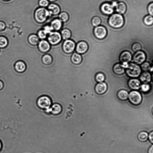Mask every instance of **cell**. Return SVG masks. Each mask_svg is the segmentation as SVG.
Wrapping results in <instances>:
<instances>
[{
    "instance_id": "6da1fadb",
    "label": "cell",
    "mask_w": 153,
    "mask_h": 153,
    "mask_svg": "<svg viewBox=\"0 0 153 153\" xmlns=\"http://www.w3.org/2000/svg\"><path fill=\"white\" fill-rule=\"evenodd\" d=\"M109 25L114 29L122 27L124 23V18L121 14L118 13L112 14L108 21Z\"/></svg>"
},
{
    "instance_id": "7a4b0ae2",
    "label": "cell",
    "mask_w": 153,
    "mask_h": 153,
    "mask_svg": "<svg viewBox=\"0 0 153 153\" xmlns=\"http://www.w3.org/2000/svg\"><path fill=\"white\" fill-rule=\"evenodd\" d=\"M50 16L51 15L48 10L45 8L41 7L36 9L34 14L35 21L39 23H44Z\"/></svg>"
},
{
    "instance_id": "3957f363",
    "label": "cell",
    "mask_w": 153,
    "mask_h": 153,
    "mask_svg": "<svg viewBox=\"0 0 153 153\" xmlns=\"http://www.w3.org/2000/svg\"><path fill=\"white\" fill-rule=\"evenodd\" d=\"M125 70L127 75L132 78H137L141 75V69L138 64L131 63L125 66Z\"/></svg>"
},
{
    "instance_id": "277c9868",
    "label": "cell",
    "mask_w": 153,
    "mask_h": 153,
    "mask_svg": "<svg viewBox=\"0 0 153 153\" xmlns=\"http://www.w3.org/2000/svg\"><path fill=\"white\" fill-rule=\"evenodd\" d=\"M36 104L39 109L47 110L52 105L51 99L47 95H42L37 99Z\"/></svg>"
},
{
    "instance_id": "5b68a950",
    "label": "cell",
    "mask_w": 153,
    "mask_h": 153,
    "mask_svg": "<svg viewBox=\"0 0 153 153\" xmlns=\"http://www.w3.org/2000/svg\"><path fill=\"white\" fill-rule=\"evenodd\" d=\"M48 41L52 45L55 46L61 41L62 38L60 33L57 31L52 32L47 36Z\"/></svg>"
},
{
    "instance_id": "8992f818",
    "label": "cell",
    "mask_w": 153,
    "mask_h": 153,
    "mask_svg": "<svg viewBox=\"0 0 153 153\" xmlns=\"http://www.w3.org/2000/svg\"><path fill=\"white\" fill-rule=\"evenodd\" d=\"M129 100L131 104L134 105L140 104L142 101V97L139 92L137 91H133L129 94Z\"/></svg>"
},
{
    "instance_id": "52a82bcc",
    "label": "cell",
    "mask_w": 153,
    "mask_h": 153,
    "mask_svg": "<svg viewBox=\"0 0 153 153\" xmlns=\"http://www.w3.org/2000/svg\"><path fill=\"white\" fill-rule=\"evenodd\" d=\"M76 46L75 42L73 40L69 39L65 40L63 43L62 49L65 53L69 54L73 52Z\"/></svg>"
},
{
    "instance_id": "ba28073f",
    "label": "cell",
    "mask_w": 153,
    "mask_h": 153,
    "mask_svg": "<svg viewBox=\"0 0 153 153\" xmlns=\"http://www.w3.org/2000/svg\"><path fill=\"white\" fill-rule=\"evenodd\" d=\"M95 36L97 39L102 40L104 38L107 34V31L104 27L98 26L96 27L93 31Z\"/></svg>"
},
{
    "instance_id": "9c48e42d",
    "label": "cell",
    "mask_w": 153,
    "mask_h": 153,
    "mask_svg": "<svg viewBox=\"0 0 153 153\" xmlns=\"http://www.w3.org/2000/svg\"><path fill=\"white\" fill-rule=\"evenodd\" d=\"M146 58L145 53L143 51H140L134 54L133 57V60L134 63L140 65L143 63Z\"/></svg>"
},
{
    "instance_id": "30bf717a",
    "label": "cell",
    "mask_w": 153,
    "mask_h": 153,
    "mask_svg": "<svg viewBox=\"0 0 153 153\" xmlns=\"http://www.w3.org/2000/svg\"><path fill=\"white\" fill-rule=\"evenodd\" d=\"M62 106L58 103H55L52 105L49 108L45 110L47 114H50L54 115H60L62 112Z\"/></svg>"
},
{
    "instance_id": "8fae6325",
    "label": "cell",
    "mask_w": 153,
    "mask_h": 153,
    "mask_svg": "<svg viewBox=\"0 0 153 153\" xmlns=\"http://www.w3.org/2000/svg\"><path fill=\"white\" fill-rule=\"evenodd\" d=\"M132 58L131 54L130 52L125 51L121 54L119 59L122 64L126 66L131 61Z\"/></svg>"
},
{
    "instance_id": "7c38bea8",
    "label": "cell",
    "mask_w": 153,
    "mask_h": 153,
    "mask_svg": "<svg viewBox=\"0 0 153 153\" xmlns=\"http://www.w3.org/2000/svg\"><path fill=\"white\" fill-rule=\"evenodd\" d=\"M75 48L77 53L80 55L83 54L88 51L89 46L86 42L84 41H81L77 44Z\"/></svg>"
},
{
    "instance_id": "4fadbf2b",
    "label": "cell",
    "mask_w": 153,
    "mask_h": 153,
    "mask_svg": "<svg viewBox=\"0 0 153 153\" xmlns=\"http://www.w3.org/2000/svg\"><path fill=\"white\" fill-rule=\"evenodd\" d=\"M114 7L112 4L109 3H104L101 6L100 10L103 14L106 15L112 14L114 12Z\"/></svg>"
},
{
    "instance_id": "5bb4252c",
    "label": "cell",
    "mask_w": 153,
    "mask_h": 153,
    "mask_svg": "<svg viewBox=\"0 0 153 153\" xmlns=\"http://www.w3.org/2000/svg\"><path fill=\"white\" fill-rule=\"evenodd\" d=\"M39 51L41 53H45L48 52L51 48L50 44L47 40H41L38 44Z\"/></svg>"
},
{
    "instance_id": "9a60e30c",
    "label": "cell",
    "mask_w": 153,
    "mask_h": 153,
    "mask_svg": "<svg viewBox=\"0 0 153 153\" xmlns=\"http://www.w3.org/2000/svg\"><path fill=\"white\" fill-rule=\"evenodd\" d=\"M107 88V85L106 83H99L95 86V91L97 94L102 95L106 92Z\"/></svg>"
},
{
    "instance_id": "2e32d148",
    "label": "cell",
    "mask_w": 153,
    "mask_h": 153,
    "mask_svg": "<svg viewBox=\"0 0 153 153\" xmlns=\"http://www.w3.org/2000/svg\"><path fill=\"white\" fill-rule=\"evenodd\" d=\"M48 10L51 16H56L59 14L60 12V6L55 3L49 4L48 6Z\"/></svg>"
},
{
    "instance_id": "e0dca14e",
    "label": "cell",
    "mask_w": 153,
    "mask_h": 153,
    "mask_svg": "<svg viewBox=\"0 0 153 153\" xmlns=\"http://www.w3.org/2000/svg\"><path fill=\"white\" fill-rule=\"evenodd\" d=\"M27 68L26 65L25 63L21 61L16 62L14 65V69L17 72L19 73H23L26 71Z\"/></svg>"
},
{
    "instance_id": "ac0fdd59",
    "label": "cell",
    "mask_w": 153,
    "mask_h": 153,
    "mask_svg": "<svg viewBox=\"0 0 153 153\" xmlns=\"http://www.w3.org/2000/svg\"><path fill=\"white\" fill-rule=\"evenodd\" d=\"M129 87L133 90H139L140 88L141 83L138 79L134 78L130 80L128 83Z\"/></svg>"
},
{
    "instance_id": "d6986e66",
    "label": "cell",
    "mask_w": 153,
    "mask_h": 153,
    "mask_svg": "<svg viewBox=\"0 0 153 153\" xmlns=\"http://www.w3.org/2000/svg\"><path fill=\"white\" fill-rule=\"evenodd\" d=\"M71 61L74 65H80L82 61V58L80 54L77 52L74 53L71 56Z\"/></svg>"
},
{
    "instance_id": "ffe728a7",
    "label": "cell",
    "mask_w": 153,
    "mask_h": 153,
    "mask_svg": "<svg viewBox=\"0 0 153 153\" xmlns=\"http://www.w3.org/2000/svg\"><path fill=\"white\" fill-rule=\"evenodd\" d=\"M50 25L53 31H58L61 29L62 26V22L59 19H56L51 21Z\"/></svg>"
},
{
    "instance_id": "44dd1931",
    "label": "cell",
    "mask_w": 153,
    "mask_h": 153,
    "mask_svg": "<svg viewBox=\"0 0 153 153\" xmlns=\"http://www.w3.org/2000/svg\"><path fill=\"white\" fill-rule=\"evenodd\" d=\"M113 70L114 73L115 74L121 75L125 73V66L120 64H116L113 67Z\"/></svg>"
},
{
    "instance_id": "7402d4cb",
    "label": "cell",
    "mask_w": 153,
    "mask_h": 153,
    "mask_svg": "<svg viewBox=\"0 0 153 153\" xmlns=\"http://www.w3.org/2000/svg\"><path fill=\"white\" fill-rule=\"evenodd\" d=\"M115 8L116 12L121 14H124L127 10L126 5L123 2H120L117 3Z\"/></svg>"
},
{
    "instance_id": "603a6c76",
    "label": "cell",
    "mask_w": 153,
    "mask_h": 153,
    "mask_svg": "<svg viewBox=\"0 0 153 153\" xmlns=\"http://www.w3.org/2000/svg\"><path fill=\"white\" fill-rule=\"evenodd\" d=\"M141 82L144 84H148L150 82L151 76L150 74L147 71L143 73L140 77Z\"/></svg>"
},
{
    "instance_id": "cb8c5ba5",
    "label": "cell",
    "mask_w": 153,
    "mask_h": 153,
    "mask_svg": "<svg viewBox=\"0 0 153 153\" xmlns=\"http://www.w3.org/2000/svg\"><path fill=\"white\" fill-rule=\"evenodd\" d=\"M28 41L32 45L35 46L38 44L40 42V39L36 34H32L28 38Z\"/></svg>"
},
{
    "instance_id": "d4e9b609",
    "label": "cell",
    "mask_w": 153,
    "mask_h": 153,
    "mask_svg": "<svg viewBox=\"0 0 153 153\" xmlns=\"http://www.w3.org/2000/svg\"><path fill=\"white\" fill-rule=\"evenodd\" d=\"M41 60L43 64L46 66H49L52 63L53 59L50 55L45 54L42 57Z\"/></svg>"
},
{
    "instance_id": "484cf974",
    "label": "cell",
    "mask_w": 153,
    "mask_h": 153,
    "mask_svg": "<svg viewBox=\"0 0 153 153\" xmlns=\"http://www.w3.org/2000/svg\"><path fill=\"white\" fill-rule=\"evenodd\" d=\"M128 92L124 90H120L117 93V96L119 100L124 101L127 100L128 98Z\"/></svg>"
},
{
    "instance_id": "4316f807",
    "label": "cell",
    "mask_w": 153,
    "mask_h": 153,
    "mask_svg": "<svg viewBox=\"0 0 153 153\" xmlns=\"http://www.w3.org/2000/svg\"><path fill=\"white\" fill-rule=\"evenodd\" d=\"M60 34L62 39L64 40L69 39L71 36V31L68 29H64L62 30Z\"/></svg>"
},
{
    "instance_id": "83f0119b",
    "label": "cell",
    "mask_w": 153,
    "mask_h": 153,
    "mask_svg": "<svg viewBox=\"0 0 153 153\" xmlns=\"http://www.w3.org/2000/svg\"><path fill=\"white\" fill-rule=\"evenodd\" d=\"M148 137V134L147 132L142 131L139 133L138 134L137 138L139 141L143 142L147 140Z\"/></svg>"
},
{
    "instance_id": "f1b7e54d",
    "label": "cell",
    "mask_w": 153,
    "mask_h": 153,
    "mask_svg": "<svg viewBox=\"0 0 153 153\" xmlns=\"http://www.w3.org/2000/svg\"><path fill=\"white\" fill-rule=\"evenodd\" d=\"M59 19L62 22L64 23L67 22L69 19V16L65 12H63L59 14Z\"/></svg>"
},
{
    "instance_id": "f546056e",
    "label": "cell",
    "mask_w": 153,
    "mask_h": 153,
    "mask_svg": "<svg viewBox=\"0 0 153 153\" xmlns=\"http://www.w3.org/2000/svg\"><path fill=\"white\" fill-rule=\"evenodd\" d=\"M145 24L148 26H151L153 23V18L152 16L149 15L146 16L143 19Z\"/></svg>"
},
{
    "instance_id": "4dcf8cb0",
    "label": "cell",
    "mask_w": 153,
    "mask_h": 153,
    "mask_svg": "<svg viewBox=\"0 0 153 153\" xmlns=\"http://www.w3.org/2000/svg\"><path fill=\"white\" fill-rule=\"evenodd\" d=\"M101 20L99 17L95 16L92 19L91 23L93 26L96 27L99 25L101 24Z\"/></svg>"
},
{
    "instance_id": "1f68e13d",
    "label": "cell",
    "mask_w": 153,
    "mask_h": 153,
    "mask_svg": "<svg viewBox=\"0 0 153 153\" xmlns=\"http://www.w3.org/2000/svg\"><path fill=\"white\" fill-rule=\"evenodd\" d=\"M37 35L40 39L43 40L47 38L48 34L42 29L38 31Z\"/></svg>"
},
{
    "instance_id": "d6a6232c",
    "label": "cell",
    "mask_w": 153,
    "mask_h": 153,
    "mask_svg": "<svg viewBox=\"0 0 153 153\" xmlns=\"http://www.w3.org/2000/svg\"><path fill=\"white\" fill-rule=\"evenodd\" d=\"M95 79L98 83L102 82L105 79V76L103 73H99L96 75Z\"/></svg>"
},
{
    "instance_id": "836d02e7",
    "label": "cell",
    "mask_w": 153,
    "mask_h": 153,
    "mask_svg": "<svg viewBox=\"0 0 153 153\" xmlns=\"http://www.w3.org/2000/svg\"><path fill=\"white\" fill-rule=\"evenodd\" d=\"M132 48V50L134 52H137L141 51L142 47L141 45L138 43H135L133 44Z\"/></svg>"
},
{
    "instance_id": "e575fe53",
    "label": "cell",
    "mask_w": 153,
    "mask_h": 153,
    "mask_svg": "<svg viewBox=\"0 0 153 153\" xmlns=\"http://www.w3.org/2000/svg\"><path fill=\"white\" fill-rule=\"evenodd\" d=\"M141 67L143 71H147L151 68L150 64L148 62H143L141 64Z\"/></svg>"
},
{
    "instance_id": "d590c367",
    "label": "cell",
    "mask_w": 153,
    "mask_h": 153,
    "mask_svg": "<svg viewBox=\"0 0 153 153\" xmlns=\"http://www.w3.org/2000/svg\"><path fill=\"white\" fill-rule=\"evenodd\" d=\"M8 44L7 39L3 37H0V47L3 48L6 47Z\"/></svg>"
},
{
    "instance_id": "8d00e7d4",
    "label": "cell",
    "mask_w": 153,
    "mask_h": 153,
    "mask_svg": "<svg viewBox=\"0 0 153 153\" xmlns=\"http://www.w3.org/2000/svg\"><path fill=\"white\" fill-rule=\"evenodd\" d=\"M140 88L143 92L147 93L150 91V87L149 84H144L141 85Z\"/></svg>"
},
{
    "instance_id": "74e56055",
    "label": "cell",
    "mask_w": 153,
    "mask_h": 153,
    "mask_svg": "<svg viewBox=\"0 0 153 153\" xmlns=\"http://www.w3.org/2000/svg\"><path fill=\"white\" fill-rule=\"evenodd\" d=\"M49 2L48 0H39L38 4L41 7L45 8L48 7L49 5Z\"/></svg>"
},
{
    "instance_id": "f35d334b",
    "label": "cell",
    "mask_w": 153,
    "mask_h": 153,
    "mask_svg": "<svg viewBox=\"0 0 153 153\" xmlns=\"http://www.w3.org/2000/svg\"><path fill=\"white\" fill-rule=\"evenodd\" d=\"M44 31L48 34L53 31V29L50 25H45L43 29Z\"/></svg>"
},
{
    "instance_id": "ab89813d",
    "label": "cell",
    "mask_w": 153,
    "mask_h": 153,
    "mask_svg": "<svg viewBox=\"0 0 153 153\" xmlns=\"http://www.w3.org/2000/svg\"><path fill=\"white\" fill-rule=\"evenodd\" d=\"M148 12L149 14L152 16L153 15V3H150L148 8Z\"/></svg>"
},
{
    "instance_id": "60d3db41",
    "label": "cell",
    "mask_w": 153,
    "mask_h": 153,
    "mask_svg": "<svg viewBox=\"0 0 153 153\" xmlns=\"http://www.w3.org/2000/svg\"><path fill=\"white\" fill-rule=\"evenodd\" d=\"M148 138L150 142L152 144L153 143V132L151 131L148 134Z\"/></svg>"
},
{
    "instance_id": "b9f144b4",
    "label": "cell",
    "mask_w": 153,
    "mask_h": 153,
    "mask_svg": "<svg viewBox=\"0 0 153 153\" xmlns=\"http://www.w3.org/2000/svg\"><path fill=\"white\" fill-rule=\"evenodd\" d=\"M5 25L4 23L0 22V31L4 30L5 28Z\"/></svg>"
},
{
    "instance_id": "7bdbcfd3",
    "label": "cell",
    "mask_w": 153,
    "mask_h": 153,
    "mask_svg": "<svg viewBox=\"0 0 153 153\" xmlns=\"http://www.w3.org/2000/svg\"><path fill=\"white\" fill-rule=\"evenodd\" d=\"M148 153H153V145H152L149 148Z\"/></svg>"
},
{
    "instance_id": "ee69618b",
    "label": "cell",
    "mask_w": 153,
    "mask_h": 153,
    "mask_svg": "<svg viewBox=\"0 0 153 153\" xmlns=\"http://www.w3.org/2000/svg\"><path fill=\"white\" fill-rule=\"evenodd\" d=\"M4 84L2 81L0 80V91H1L4 88Z\"/></svg>"
},
{
    "instance_id": "f6af8a7d",
    "label": "cell",
    "mask_w": 153,
    "mask_h": 153,
    "mask_svg": "<svg viewBox=\"0 0 153 153\" xmlns=\"http://www.w3.org/2000/svg\"><path fill=\"white\" fill-rule=\"evenodd\" d=\"M49 2H54L57 1V0H48Z\"/></svg>"
},
{
    "instance_id": "bcb514c9",
    "label": "cell",
    "mask_w": 153,
    "mask_h": 153,
    "mask_svg": "<svg viewBox=\"0 0 153 153\" xmlns=\"http://www.w3.org/2000/svg\"><path fill=\"white\" fill-rule=\"evenodd\" d=\"M2 143L1 141H0V150H1V148H2Z\"/></svg>"
}]
</instances>
